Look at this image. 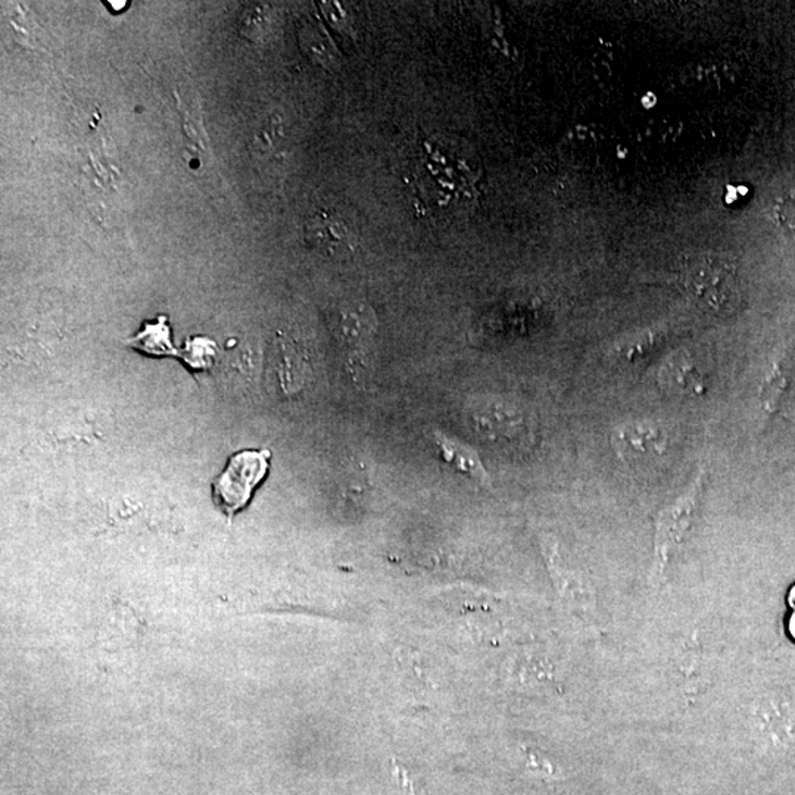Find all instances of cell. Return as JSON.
I'll list each match as a JSON object with an SVG mask.
<instances>
[{
    "label": "cell",
    "instance_id": "1",
    "mask_svg": "<svg viewBox=\"0 0 795 795\" xmlns=\"http://www.w3.org/2000/svg\"><path fill=\"white\" fill-rule=\"evenodd\" d=\"M481 181V158L468 141L449 135L427 137L411 176L415 208L433 222L464 219L479 206Z\"/></svg>",
    "mask_w": 795,
    "mask_h": 795
},
{
    "label": "cell",
    "instance_id": "2",
    "mask_svg": "<svg viewBox=\"0 0 795 795\" xmlns=\"http://www.w3.org/2000/svg\"><path fill=\"white\" fill-rule=\"evenodd\" d=\"M678 276L684 293L707 314L728 320L743 310L738 265L726 253H690L682 258Z\"/></svg>",
    "mask_w": 795,
    "mask_h": 795
},
{
    "label": "cell",
    "instance_id": "3",
    "mask_svg": "<svg viewBox=\"0 0 795 795\" xmlns=\"http://www.w3.org/2000/svg\"><path fill=\"white\" fill-rule=\"evenodd\" d=\"M269 451H240L235 454L224 472L212 484L216 504L228 515L244 509L253 490L269 472Z\"/></svg>",
    "mask_w": 795,
    "mask_h": 795
},
{
    "label": "cell",
    "instance_id": "4",
    "mask_svg": "<svg viewBox=\"0 0 795 795\" xmlns=\"http://www.w3.org/2000/svg\"><path fill=\"white\" fill-rule=\"evenodd\" d=\"M705 472H700L693 485L672 504L661 510L656 519L655 563L653 576H660L668 566L674 549L680 547L693 524L695 511L700 504Z\"/></svg>",
    "mask_w": 795,
    "mask_h": 795
},
{
    "label": "cell",
    "instance_id": "5",
    "mask_svg": "<svg viewBox=\"0 0 795 795\" xmlns=\"http://www.w3.org/2000/svg\"><path fill=\"white\" fill-rule=\"evenodd\" d=\"M611 444L620 460L628 464H647L664 456L668 435L649 420L620 424L611 435Z\"/></svg>",
    "mask_w": 795,
    "mask_h": 795
},
{
    "label": "cell",
    "instance_id": "6",
    "mask_svg": "<svg viewBox=\"0 0 795 795\" xmlns=\"http://www.w3.org/2000/svg\"><path fill=\"white\" fill-rule=\"evenodd\" d=\"M659 382L670 397L697 398L709 388V372L703 361L695 360L688 352H678L661 365Z\"/></svg>",
    "mask_w": 795,
    "mask_h": 795
},
{
    "label": "cell",
    "instance_id": "7",
    "mask_svg": "<svg viewBox=\"0 0 795 795\" xmlns=\"http://www.w3.org/2000/svg\"><path fill=\"white\" fill-rule=\"evenodd\" d=\"M494 410L482 414V428H485L488 438L502 440L510 447L524 445L531 439V428L526 418L513 407L497 406Z\"/></svg>",
    "mask_w": 795,
    "mask_h": 795
},
{
    "label": "cell",
    "instance_id": "8",
    "mask_svg": "<svg viewBox=\"0 0 795 795\" xmlns=\"http://www.w3.org/2000/svg\"><path fill=\"white\" fill-rule=\"evenodd\" d=\"M132 347L137 351L153 357L176 356L172 335H170L169 322L161 315L156 322L145 323L144 331L137 333L131 340Z\"/></svg>",
    "mask_w": 795,
    "mask_h": 795
},
{
    "label": "cell",
    "instance_id": "9",
    "mask_svg": "<svg viewBox=\"0 0 795 795\" xmlns=\"http://www.w3.org/2000/svg\"><path fill=\"white\" fill-rule=\"evenodd\" d=\"M374 315L364 306L349 308L343 312L340 319V331L343 339L348 345H363L373 335Z\"/></svg>",
    "mask_w": 795,
    "mask_h": 795
},
{
    "label": "cell",
    "instance_id": "10",
    "mask_svg": "<svg viewBox=\"0 0 795 795\" xmlns=\"http://www.w3.org/2000/svg\"><path fill=\"white\" fill-rule=\"evenodd\" d=\"M312 233L319 236L320 240H324L320 248L326 249L332 253H345L351 251V236L343 224L332 222L331 219L323 216L322 220L315 222L312 226Z\"/></svg>",
    "mask_w": 795,
    "mask_h": 795
},
{
    "label": "cell",
    "instance_id": "11",
    "mask_svg": "<svg viewBox=\"0 0 795 795\" xmlns=\"http://www.w3.org/2000/svg\"><path fill=\"white\" fill-rule=\"evenodd\" d=\"M216 356L215 344L206 337H195L186 343L183 360L194 370L210 369Z\"/></svg>",
    "mask_w": 795,
    "mask_h": 795
},
{
    "label": "cell",
    "instance_id": "12",
    "mask_svg": "<svg viewBox=\"0 0 795 795\" xmlns=\"http://www.w3.org/2000/svg\"><path fill=\"white\" fill-rule=\"evenodd\" d=\"M438 447L445 459L456 465L457 469L463 470V472L473 474L476 477L484 474L481 461L474 459L473 454H470L468 449L457 447V445L448 443L447 439H440Z\"/></svg>",
    "mask_w": 795,
    "mask_h": 795
},
{
    "label": "cell",
    "instance_id": "13",
    "mask_svg": "<svg viewBox=\"0 0 795 795\" xmlns=\"http://www.w3.org/2000/svg\"><path fill=\"white\" fill-rule=\"evenodd\" d=\"M785 377L782 373L781 365L773 364L768 377L765 378L763 388H761V402L768 411L775 410L778 401H780L782 390L785 388Z\"/></svg>",
    "mask_w": 795,
    "mask_h": 795
},
{
    "label": "cell",
    "instance_id": "14",
    "mask_svg": "<svg viewBox=\"0 0 795 795\" xmlns=\"http://www.w3.org/2000/svg\"><path fill=\"white\" fill-rule=\"evenodd\" d=\"M773 212L778 227L786 235L795 236V189L786 191L778 199Z\"/></svg>",
    "mask_w": 795,
    "mask_h": 795
},
{
    "label": "cell",
    "instance_id": "15",
    "mask_svg": "<svg viewBox=\"0 0 795 795\" xmlns=\"http://www.w3.org/2000/svg\"><path fill=\"white\" fill-rule=\"evenodd\" d=\"M788 605H790L791 609H793L795 611V585L790 591Z\"/></svg>",
    "mask_w": 795,
    "mask_h": 795
},
{
    "label": "cell",
    "instance_id": "16",
    "mask_svg": "<svg viewBox=\"0 0 795 795\" xmlns=\"http://www.w3.org/2000/svg\"><path fill=\"white\" fill-rule=\"evenodd\" d=\"M788 628L791 636L795 639V611L793 616H791Z\"/></svg>",
    "mask_w": 795,
    "mask_h": 795
},
{
    "label": "cell",
    "instance_id": "17",
    "mask_svg": "<svg viewBox=\"0 0 795 795\" xmlns=\"http://www.w3.org/2000/svg\"><path fill=\"white\" fill-rule=\"evenodd\" d=\"M111 5L115 7V10H120V8H123V5H126L124 2H111Z\"/></svg>",
    "mask_w": 795,
    "mask_h": 795
}]
</instances>
